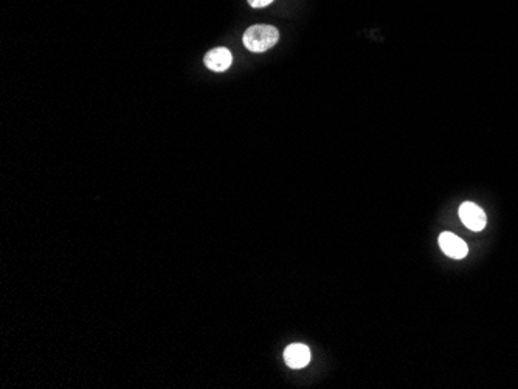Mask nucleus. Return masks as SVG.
Segmentation results:
<instances>
[{"instance_id":"1","label":"nucleus","mask_w":518,"mask_h":389,"mask_svg":"<svg viewBox=\"0 0 518 389\" xmlns=\"http://www.w3.org/2000/svg\"><path fill=\"white\" fill-rule=\"evenodd\" d=\"M279 33L272 25H253L244 33V45L253 53H264L276 44Z\"/></svg>"},{"instance_id":"2","label":"nucleus","mask_w":518,"mask_h":389,"mask_svg":"<svg viewBox=\"0 0 518 389\" xmlns=\"http://www.w3.org/2000/svg\"><path fill=\"white\" fill-rule=\"evenodd\" d=\"M459 218H461L464 225L472 229V232H481L486 227V213L477 204H472V201H464L459 206Z\"/></svg>"},{"instance_id":"3","label":"nucleus","mask_w":518,"mask_h":389,"mask_svg":"<svg viewBox=\"0 0 518 389\" xmlns=\"http://www.w3.org/2000/svg\"><path fill=\"white\" fill-rule=\"evenodd\" d=\"M440 247L444 251V255H447L451 259H464L469 253V247H467V243L461 237L449 232L440 236Z\"/></svg>"},{"instance_id":"4","label":"nucleus","mask_w":518,"mask_h":389,"mask_svg":"<svg viewBox=\"0 0 518 389\" xmlns=\"http://www.w3.org/2000/svg\"><path fill=\"white\" fill-rule=\"evenodd\" d=\"M284 360L286 365L292 367V369H301V367L307 366L309 362H311V351H309L306 344H290L284 351Z\"/></svg>"},{"instance_id":"5","label":"nucleus","mask_w":518,"mask_h":389,"mask_svg":"<svg viewBox=\"0 0 518 389\" xmlns=\"http://www.w3.org/2000/svg\"><path fill=\"white\" fill-rule=\"evenodd\" d=\"M205 66L213 70V71H225L233 62V56L228 52L227 48L219 47V48H213L205 55Z\"/></svg>"},{"instance_id":"6","label":"nucleus","mask_w":518,"mask_h":389,"mask_svg":"<svg viewBox=\"0 0 518 389\" xmlns=\"http://www.w3.org/2000/svg\"><path fill=\"white\" fill-rule=\"evenodd\" d=\"M247 2L250 3V6H253V8H264V6L270 5L273 0H247Z\"/></svg>"}]
</instances>
